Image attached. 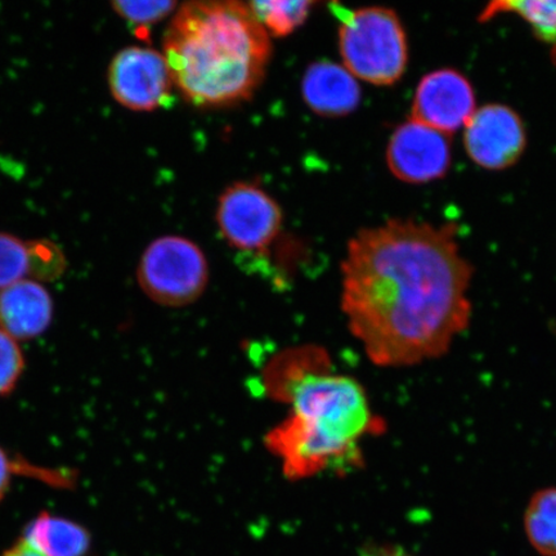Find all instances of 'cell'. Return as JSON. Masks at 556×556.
<instances>
[{"label":"cell","mask_w":556,"mask_h":556,"mask_svg":"<svg viewBox=\"0 0 556 556\" xmlns=\"http://www.w3.org/2000/svg\"><path fill=\"white\" fill-rule=\"evenodd\" d=\"M21 472L33 475L30 465L21 464L9 451L0 446V503L9 495L13 478Z\"/></svg>","instance_id":"44dd1931"},{"label":"cell","mask_w":556,"mask_h":556,"mask_svg":"<svg viewBox=\"0 0 556 556\" xmlns=\"http://www.w3.org/2000/svg\"><path fill=\"white\" fill-rule=\"evenodd\" d=\"M53 317V298L45 283L23 280L0 290V329L18 343L43 336Z\"/></svg>","instance_id":"8fae6325"},{"label":"cell","mask_w":556,"mask_h":556,"mask_svg":"<svg viewBox=\"0 0 556 556\" xmlns=\"http://www.w3.org/2000/svg\"><path fill=\"white\" fill-rule=\"evenodd\" d=\"M312 2H252L249 3L264 29L273 37H287L308 18Z\"/></svg>","instance_id":"2e32d148"},{"label":"cell","mask_w":556,"mask_h":556,"mask_svg":"<svg viewBox=\"0 0 556 556\" xmlns=\"http://www.w3.org/2000/svg\"><path fill=\"white\" fill-rule=\"evenodd\" d=\"M340 54L344 67L374 86H393L406 72L408 45L405 27L393 10L366 7L350 11L339 7Z\"/></svg>","instance_id":"277c9868"},{"label":"cell","mask_w":556,"mask_h":556,"mask_svg":"<svg viewBox=\"0 0 556 556\" xmlns=\"http://www.w3.org/2000/svg\"><path fill=\"white\" fill-rule=\"evenodd\" d=\"M45 556H87L92 536L86 527L51 513H40L21 538Z\"/></svg>","instance_id":"4fadbf2b"},{"label":"cell","mask_w":556,"mask_h":556,"mask_svg":"<svg viewBox=\"0 0 556 556\" xmlns=\"http://www.w3.org/2000/svg\"><path fill=\"white\" fill-rule=\"evenodd\" d=\"M0 556H45L40 554L37 548H34L31 545L27 544V542L23 539H20L15 545L11 546L9 551H5Z\"/></svg>","instance_id":"7402d4cb"},{"label":"cell","mask_w":556,"mask_h":556,"mask_svg":"<svg viewBox=\"0 0 556 556\" xmlns=\"http://www.w3.org/2000/svg\"><path fill=\"white\" fill-rule=\"evenodd\" d=\"M361 556H414L409 554L401 547H392V546H379L371 547L368 551H365Z\"/></svg>","instance_id":"603a6c76"},{"label":"cell","mask_w":556,"mask_h":556,"mask_svg":"<svg viewBox=\"0 0 556 556\" xmlns=\"http://www.w3.org/2000/svg\"><path fill=\"white\" fill-rule=\"evenodd\" d=\"M476 110L475 89L467 76L441 68L424 76L417 86L412 119L448 136L465 127Z\"/></svg>","instance_id":"30bf717a"},{"label":"cell","mask_w":556,"mask_h":556,"mask_svg":"<svg viewBox=\"0 0 556 556\" xmlns=\"http://www.w3.org/2000/svg\"><path fill=\"white\" fill-rule=\"evenodd\" d=\"M33 280L41 283L64 276L67 261L62 250L50 240H31Z\"/></svg>","instance_id":"d6986e66"},{"label":"cell","mask_w":556,"mask_h":556,"mask_svg":"<svg viewBox=\"0 0 556 556\" xmlns=\"http://www.w3.org/2000/svg\"><path fill=\"white\" fill-rule=\"evenodd\" d=\"M116 15H119L137 30H148L151 25L168 17L177 9L176 2L155 0V2H113Z\"/></svg>","instance_id":"ac0fdd59"},{"label":"cell","mask_w":556,"mask_h":556,"mask_svg":"<svg viewBox=\"0 0 556 556\" xmlns=\"http://www.w3.org/2000/svg\"><path fill=\"white\" fill-rule=\"evenodd\" d=\"M464 128L465 150L484 169L510 168L523 155L527 146L523 121L505 104L490 103L477 109Z\"/></svg>","instance_id":"ba28073f"},{"label":"cell","mask_w":556,"mask_h":556,"mask_svg":"<svg viewBox=\"0 0 556 556\" xmlns=\"http://www.w3.org/2000/svg\"><path fill=\"white\" fill-rule=\"evenodd\" d=\"M108 80L114 100L138 113L165 106L174 85L164 53L137 46L115 54L109 66Z\"/></svg>","instance_id":"52a82bcc"},{"label":"cell","mask_w":556,"mask_h":556,"mask_svg":"<svg viewBox=\"0 0 556 556\" xmlns=\"http://www.w3.org/2000/svg\"><path fill=\"white\" fill-rule=\"evenodd\" d=\"M526 536L542 556H556V486H545L531 497L525 513Z\"/></svg>","instance_id":"9a60e30c"},{"label":"cell","mask_w":556,"mask_h":556,"mask_svg":"<svg viewBox=\"0 0 556 556\" xmlns=\"http://www.w3.org/2000/svg\"><path fill=\"white\" fill-rule=\"evenodd\" d=\"M282 211L261 187L238 182L222 192L217 224L228 245L245 253H261L281 231Z\"/></svg>","instance_id":"8992f818"},{"label":"cell","mask_w":556,"mask_h":556,"mask_svg":"<svg viewBox=\"0 0 556 556\" xmlns=\"http://www.w3.org/2000/svg\"><path fill=\"white\" fill-rule=\"evenodd\" d=\"M144 295L166 308H182L199 301L208 282L203 250L182 236H163L146 248L137 267Z\"/></svg>","instance_id":"5b68a950"},{"label":"cell","mask_w":556,"mask_h":556,"mask_svg":"<svg viewBox=\"0 0 556 556\" xmlns=\"http://www.w3.org/2000/svg\"><path fill=\"white\" fill-rule=\"evenodd\" d=\"M23 280H33L30 242L0 232V290Z\"/></svg>","instance_id":"e0dca14e"},{"label":"cell","mask_w":556,"mask_h":556,"mask_svg":"<svg viewBox=\"0 0 556 556\" xmlns=\"http://www.w3.org/2000/svg\"><path fill=\"white\" fill-rule=\"evenodd\" d=\"M26 359L17 340L0 329V397H7L18 386Z\"/></svg>","instance_id":"ffe728a7"},{"label":"cell","mask_w":556,"mask_h":556,"mask_svg":"<svg viewBox=\"0 0 556 556\" xmlns=\"http://www.w3.org/2000/svg\"><path fill=\"white\" fill-rule=\"evenodd\" d=\"M290 414L270 430L266 444L290 481L361 463L359 443L381 432L363 386L325 368H299L281 382Z\"/></svg>","instance_id":"3957f363"},{"label":"cell","mask_w":556,"mask_h":556,"mask_svg":"<svg viewBox=\"0 0 556 556\" xmlns=\"http://www.w3.org/2000/svg\"><path fill=\"white\" fill-rule=\"evenodd\" d=\"M452 162L447 135L414 119L400 125L389 139L387 164L402 182L421 185L446 176Z\"/></svg>","instance_id":"9c48e42d"},{"label":"cell","mask_w":556,"mask_h":556,"mask_svg":"<svg viewBox=\"0 0 556 556\" xmlns=\"http://www.w3.org/2000/svg\"><path fill=\"white\" fill-rule=\"evenodd\" d=\"M342 309L371 363L409 367L441 358L471 319L472 266L454 224L393 219L348 243Z\"/></svg>","instance_id":"6da1fadb"},{"label":"cell","mask_w":556,"mask_h":556,"mask_svg":"<svg viewBox=\"0 0 556 556\" xmlns=\"http://www.w3.org/2000/svg\"><path fill=\"white\" fill-rule=\"evenodd\" d=\"M502 13L523 18L539 40L551 47L556 65V0H526V2H493L485 7L479 21H490Z\"/></svg>","instance_id":"5bb4252c"},{"label":"cell","mask_w":556,"mask_h":556,"mask_svg":"<svg viewBox=\"0 0 556 556\" xmlns=\"http://www.w3.org/2000/svg\"><path fill=\"white\" fill-rule=\"evenodd\" d=\"M270 54L269 34L249 4L232 0L184 4L164 38L174 85L199 108L252 99Z\"/></svg>","instance_id":"7a4b0ae2"},{"label":"cell","mask_w":556,"mask_h":556,"mask_svg":"<svg viewBox=\"0 0 556 556\" xmlns=\"http://www.w3.org/2000/svg\"><path fill=\"white\" fill-rule=\"evenodd\" d=\"M302 96L313 113L339 117L353 113L363 94L356 76L348 72L344 65L317 61L303 76Z\"/></svg>","instance_id":"7c38bea8"}]
</instances>
